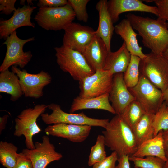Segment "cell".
I'll return each instance as SVG.
<instances>
[{"mask_svg":"<svg viewBox=\"0 0 168 168\" xmlns=\"http://www.w3.org/2000/svg\"><path fill=\"white\" fill-rule=\"evenodd\" d=\"M126 17L142 38L144 46L155 54L162 55L168 46V22L131 13Z\"/></svg>","mask_w":168,"mask_h":168,"instance_id":"1","label":"cell"},{"mask_svg":"<svg viewBox=\"0 0 168 168\" xmlns=\"http://www.w3.org/2000/svg\"><path fill=\"white\" fill-rule=\"evenodd\" d=\"M102 131L105 145L119 157L132 156L138 146L132 130L119 115L116 114Z\"/></svg>","mask_w":168,"mask_h":168,"instance_id":"2","label":"cell"},{"mask_svg":"<svg viewBox=\"0 0 168 168\" xmlns=\"http://www.w3.org/2000/svg\"><path fill=\"white\" fill-rule=\"evenodd\" d=\"M56 62L60 69L78 81L95 71L81 53L63 45L54 48Z\"/></svg>","mask_w":168,"mask_h":168,"instance_id":"3","label":"cell"},{"mask_svg":"<svg viewBox=\"0 0 168 168\" xmlns=\"http://www.w3.org/2000/svg\"><path fill=\"white\" fill-rule=\"evenodd\" d=\"M75 17L72 9L67 4L58 7H39L34 19L43 29L57 31L64 30Z\"/></svg>","mask_w":168,"mask_h":168,"instance_id":"4","label":"cell"},{"mask_svg":"<svg viewBox=\"0 0 168 168\" xmlns=\"http://www.w3.org/2000/svg\"><path fill=\"white\" fill-rule=\"evenodd\" d=\"M48 106L44 104H37L33 108L25 109L15 119L14 135L18 137L24 136L27 149L35 148L32 137L41 131L37 124L36 120L39 116L44 112Z\"/></svg>","mask_w":168,"mask_h":168,"instance_id":"5","label":"cell"},{"mask_svg":"<svg viewBox=\"0 0 168 168\" xmlns=\"http://www.w3.org/2000/svg\"><path fill=\"white\" fill-rule=\"evenodd\" d=\"M139 66L140 75L146 78L162 92L168 87V61L162 55L145 54Z\"/></svg>","mask_w":168,"mask_h":168,"instance_id":"6","label":"cell"},{"mask_svg":"<svg viewBox=\"0 0 168 168\" xmlns=\"http://www.w3.org/2000/svg\"><path fill=\"white\" fill-rule=\"evenodd\" d=\"M48 106L52 113L50 114L44 113L40 115L42 120L46 124L63 123L100 127L105 128L109 121L108 119L89 117L83 112L78 114L66 113L62 110L59 105L54 103Z\"/></svg>","mask_w":168,"mask_h":168,"instance_id":"7","label":"cell"},{"mask_svg":"<svg viewBox=\"0 0 168 168\" xmlns=\"http://www.w3.org/2000/svg\"><path fill=\"white\" fill-rule=\"evenodd\" d=\"M128 89L146 113L155 114L164 102L162 92L142 75L137 84Z\"/></svg>","mask_w":168,"mask_h":168,"instance_id":"8","label":"cell"},{"mask_svg":"<svg viewBox=\"0 0 168 168\" xmlns=\"http://www.w3.org/2000/svg\"><path fill=\"white\" fill-rule=\"evenodd\" d=\"M35 40L34 37L22 39L18 37L16 31L5 40L3 44L7 50L3 62L0 67V72L9 69L11 66H19L24 68L30 61L32 54L30 51L24 52L23 47L27 43Z\"/></svg>","mask_w":168,"mask_h":168,"instance_id":"9","label":"cell"},{"mask_svg":"<svg viewBox=\"0 0 168 168\" xmlns=\"http://www.w3.org/2000/svg\"><path fill=\"white\" fill-rule=\"evenodd\" d=\"M114 75L103 69L96 70L92 74L79 81V96L84 98L98 96L109 93Z\"/></svg>","mask_w":168,"mask_h":168,"instance_id":"10","label":"cell"},{"mask_svg":"<svg viewBox=\"0 0 168 168\" xmlns=\"http://www.w3.org/2000/svg\"><path fill=\"white\" fill-rule=\"evenodd\" d=\"M11 70L18 77L23 94L26 97L40 98L43 96L44 87L52 82L51 75L44 71L37 74H31L15 66L12 67Z\"/></svg>","mask_w":168,"mask_h":168,"instance_id":"11","label":"cell"},{"mask_svg":"<svg viewBox=\"0 0 168 168\" xmlns=\"http://www.w3.org/2000/svg\"><path fill=\"white\" fill-rule=\"evenodd\" d=\"M64 30L63 45L82 54L96 33V30L91 27L73 22Z\"/></svg>","mask_w":168,"mask_h":168,"instance_id":"12","label":"cell"},{"mask_svg":"<svg viewBox=\"0 0 168 168\" xmlns=\"http://www.w3.org/2000/svg\"><path fill=\"white\" fill-rule=\"evenodd\" d=\"M34 144V149L22 150L31 160L33 168H45L50 163L59 160L63 157L61 153L56 151L47 136L42 137V142H36Z\"/></svg>","mask_w":168,"mask_h":168,"instance_id":"13","label":"cell"},{"mask_svg":"<svg viewBox=\"0 0 168 168\" xmlns=\"http://www.w3.org/2000/svg\"><path fill=\"white\" fill-rule=\"evenodd\" d=\"M36 6L24 5L18 7L14 12L12 16L7 20L0 21V38L6 40L18 28L25 26L35 28V25L31 21V15Z\"/></svg>","mask_w":168,"mask_h":168,"instance_id":"14","label":"cell"},{"mask_svg":"<svg viewBox=\"0 0 168 168\" xmlns=\"http://www.w3.org/2000/svg\"><path fill=\"white\" fill-rule=\"evenodd\" d=\"M124 73L114 75L112 84L109 92V100L116 114H121L133 101L134 97L129 91L124 80Z\"/></svg>","mask_w":168,"mask_h":168,"instance_id":"15","label":"cell"},{"mask_svg":"<svg viewBox=\"0 0 168 168\" xmlns=\"http://www.w3.org/2000/svg\"><path fill=\"white\" fill-rule=\"evenodd\" d=\"M92 127L60 123L48 125L44 131L49 135L65 138L72 142L78 143L86 139Z\"/></svg>","mask_w":168,"mask_h":168,"instance_id":"16","label":"cell"},{"mask_svg":"<svg viewBox=\"0 0 168 168\" xmlns=\"http://www.w3.org/2000/svg\"><path fill=\"white\" fill-rule=\"evenodd\" d=\"M108 12L113 23L117 22L122 13L128 12L138 11L158 16L156 6H149L139 0H110L107 2Z\"/></svg>","mask_w":168,"mask_h":168,"instance_id":"17","label":"cell"},{"mask_svg":"<svg viewBox=\"0 0 168 168\" xmlns=\"http://www.w3.org/2000/svg\"><path fill=\"white\" fill-rule=\"evenodd\" d=\"M109 53L103 40L96 34L82 54L89 65L96 71L103 68Z\"/></svg>","mask_w":168,"mask_h":168,"instance_id":"18","label":"cell"},{"mask_svg":"<svg viewBox=\"0 0 168 168\" xmlns=\"http://www.w3.org/2000/svg\"><path fill=\"white\" fill-rule=\"evenodd\" d=\"M107 0H100L96 4V9L99 15V21L96 34L105 42L109 52L111 51V41L115 26L108 12Z\"/></svg>","mask_w":168,"mask_h":168,"instance_id":"19","label":"cell"},{"mask_svg":"<svg viewBox=\"0 0 168 168\" xmlns=\"http://www.w3.org/2000/svg\"><path fill=\"white\" fill-rule=\"evenodd\" d=\"M114 31L119 35L125 42L128 50L131 55L139 57L141 59L146 57L142 51V48L138 43V34L134 30L130 23L127 19H123L115 26Z\"/></svg>","mask_w":168,"mask_h":168,"instance_id":"20","label":"cell"},{"mask_svg":"<svg viewBox=\"0 0 168 168\" xmlns=\"http://www.w3.org/2000/svg\"><path fill=\"white\" fill-rule=\"evenodd\" d=\"M131 54L123 42L116 51L109 52L106 58L103 69L109 71L112 74L124 73L130 63Z\"/></svg>","mask_w":168,"mask_h":168,"instance_id":"21","label":"cell"},{"mask_svg":"<svg viewBox=\"0 0 168 168\" xmlns=\"http://www.w3.org/2000/svg\"><path fill=\"white\" fill-rule=\"evenodd\" d=\"M88 109L102 110L116 114L115 110L110 103L108 93L89 98L77 96L73 100L69 113H73L78 110Z\"/></svg>","mask_w":168,"mask_h":168,"instance_id":"22","label":"cell"},{"mask_svg":"<svg viewBox=\"0 0 168 168\" xmlns=\"http://www.w3.org/2000/svg\"><path fill=\"white\" fill-rule=\"evenodd\" d=\"M162 133L163 130L161 131L152 138L142 142L138 146L132 156L140 157L154 156L166 161L167 158L164 150Z\"/></svg>","mask_w":168,"mask_h":168,"instance_id":"23","label":"cell"},{"mask_svg":"<svg viewBox=\"0 0 168 168\" xmlns=\"http://www.w3.org/2000/svg\"><path fill=\"white\" fill-rule=\"evenodd\" d=\"M0 92L9 94L12 101H16L23 94L18 77L9 69L0 72Z\"/></svg>","mask_w":168,"mask_h":168,"instance_id":"24","label":"cell"},{"mask_svg":"<svg viewBox=\"0 0 168 168\" xmlns=\"http://www.w3.org/2000/svg\"><path fill=\"white\" fill-rule=\"evenodd\" d=\"M154 114L145 113L133 131L138 146L154 137L153 122Z\"/></svg>","mask_w":168,"mask_h":168,"instance_id":"25","label":"cell"},{"mask_svg":"<svg viewBox=\"0 0 168 168\" xmlns=\"http://www.w3.org/2000/svg\"><path fill=\"white\" fill-rule=\"evenodd\" d=\"M145 113L140 103L135 100L131 102L119 115L133 131Z\"/></svg>","mask_w":168,"mask_h":168,"instance_id":"26","label":"cell"},{"mask_svg":"<svg viewBox=\"0 0 168 168\" xmlns=\"http://www.w3.org/2000/svg\"><path fill=\"white\" fill-rule=\"evenodd\" d=\"M18 148L12 143L6 141L0 142V162L7 168H13L18 161Z\"/></svg>","mask_w":168,"mask_h":168,"instance_id":"27","label":"cell"},{"mask_svg":"<svg viewBox=\"0 0 168 168\" xmlns=\"http://www.w3.org/2000/svg\"><path fill=\"white\" fill-rule=\"evenodd\" d=\"M141 59L139 57L131 54L129 64L124 73V80L128 88L135 86L140 78L139 66Z\"/></svg>","mask_w":168,"mask_h":168,"instance_id":"28","label":"cell"},{"mask_svg":"<svg viewBox=\"0 0 168 168\" xmlns=\"http://www.w3.org/2000/svg\"><path fill=\"white\" fill-rule=\"evenodd\" d=\"M105 142L103 135H98L95 144L91 148L88 164L89 166L100 162L107 156L105 150Z\"/></svg>","mask_w":168,"mask_h":168,"instance_id":"29","label":"cell"},{"mask_svg":"<svg viewBox=\"0 0 168 168\" xmlns=\"http://www.w3.org/2000/svg\"><path fill=\"white\" fill-rule=\"evenodd\" d=\"M129 160L133 163L135 168H164L165 162L160 158L152 156L140 157L132 156Z\"/></svg>","mask_w":168,"mask_h":168,"instance_id":"30","label":"cell"},{"mask_svg":"<svg viewBox=\"0 0 168 168\" xmlns=\"http://www.w3.org/2000/svg\"><path fill=\"white\" fill-rule=\"evenodd\" d=\"M167 106L164 102L154 115L153 122L154 137L160 131L168 129V110Z\"/></svg>","mask_w":168,"mask_h":168,"instance_id":"31","label":"cell"},{"mask_svg":"<svg viewBox=\"0 0 168 168\" xmlns=\"http://www.w3.org/2000/svg\"><path fill=\"white\" fill-rule=\"evenodd\" d=\"M89 0H68V3L72 9L77 19L81 21L86 22L89 16L86 6Z\"/></svg>","mask_w":168,"mask_h":168,"instance_id":"32","label":"cell"},{"mask_svg":"<svg viewBox=\"0 0 168 168\" xmlns=\"http://www.w3.org/2000/svg\"><path fill=\"white\" fill-rule=\"evenodd\" d=\"M118 158L117 153L113 151L110 156L105 159L94 164L92 168H116V163Z\"/></svg>","mask_w":168,"mask_h":168,"instance_id":"33","label":"cell"},{"mask_svg":"<svg viewBox=\"0 0 168 168\" xmlns=\"http://www.w3.org/2000/svg\"><path fill=\"white\" fill-rule=\"evenodd\" d=\"M158 12L157 19L168 21V0H154Z\"/></svg>","mask_w":168,"mask_h":168,"instance_id":"34","label":"cell"},{"mask_svg":"<svg viewBox=\"0 0 168 168\" xmlns=\"http://www.w3.org/2000/svg\"><path fill=\"white\" fill-rule=\"evenodd\" d=\"M16 0H0V11L1 14L8 15L16 9L15 7Z\"/></svg>","mask_w":168,"mask_h":168,"instance_id":"35","label":"cell"},{"mask_svg":"<svg viewBox=\"0 0 168 168\" xmlns=\"http://www.w3.org/2000/svg\"><path fill=\"white\" fill-rule=\"evenodd\" d=\"M13 168H33V167L30 159L22 151L19 153L17 161Z\"/></svg>","mask_w":168,"mask_h":168,"instance_id":"36","label":"cell"},{"mask_svg":"<svg viewBox=\"0 0 168 168\" xmlns=\"http://www.w3.org/2000/svg\"><path fill=\"white\" fill-rule=\"evenodd\" d=\"M68 3L67 0H39L37 5L39 7H58L65 6Z\"/></svg>","mask_w":168,"mask_h":168,"instance_id":"37","label":"cell"},{"mask_svg":"<svg viewBox=\"0 0 168 168\" xmlns=\"http://www.w3.org/2000/svg\"><path fill=\"white\" fill-rule=\"evenodd\" d=\"M129 157L128 155H123L119 157L116 168H130Z\"/></svg>","mask_w":168,"mask_h":168,"instance_id":"38","label":"cell"},{"mask_svg":"<svg viewBox=\"0 0 168 168\" xmlns=\"http://www.w3.org/2000/svg\"><path fill=\"white\" fill-rule=\"evenodd\" d=\"M162 138L165 153L167 159H168V129L163 131Z\"/></svg>","mask_w":168,"mask_h":168,"instance_id":"39","label":"cell"},{"mask_svg":"<svg viewBox=\"0 0 168 168\" xmlns=\"http://www.w3.org/2000/svg\"><path fill=\"white\" fill-rule=\"evenodd\" d=\"M9 116L6 114L0 117V134H1L2 131L4 130L7 123Z\"/></svg>","mask_w":168,"mask_h":168,"instance_id":"40","label":"cell"},{"mask_svg":"<svg viewBox=\"0 0 168 168\" xmlns=\"http://www.w3.org/2000/svg\"><path fill=\"white\" fill-rule=\"evenodd\" d=\"M164 102L168 106V87L163 92Z\"/></svg>","mask_w":168,"mask_h":168,"instance_id":"41","label":"cell"},{"mask_svg":"<svg viewBox=\"0 0 168 168\" xmlns=\"http://www.w3.org/2000/svg\"><path fill=\"white\" fill-rule=\"evenodd\" d=\"M168 61V46L162 55Z\"/></svg>","mask_w":168,"mask_h":168,"instance_id":"42","label":"cell"},{"mask_svg":"<svg viewBox=\"0 0 168 168\" xmlns=\"http://www.w3.org/2000/svg\"><path fill=\"white\" fill-rule=\"evenodd\" d=\"M164 168H168V159L165 161Z\"/></svg>","mask_w":168,"mask_h":168,"instance_id":"43","label":"cell"},{"mask_svg":"<svg viewBox=\"0 0 168 168\" xmlns=\"http://www.w3.org/2000/svg\"><path fill=\"white\" fill-rule=\"evenodd\" d=\"M84 168V167H81V168Z\"/></svg>","mask_w":168,"mask_h":168,"instance_id":"44","label":"cell"},{"mask_svg":"<svg viewBox=\"0 0 168 168\" xmlns=\"http://www.w3.org/2000/svg\"><path fill=\"white\" fill-rule=\"evenodd\" d=\"M167 109L168 110V106H167Z\"/></svg>","mask_w":168,"mask_h":168,"instance_id":"45","label":"cell"}]
</instances>
